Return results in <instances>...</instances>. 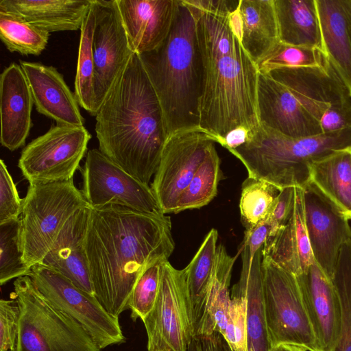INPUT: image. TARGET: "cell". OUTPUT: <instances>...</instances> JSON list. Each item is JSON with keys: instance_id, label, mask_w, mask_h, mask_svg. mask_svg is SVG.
I'll return each instance as SVG.
<instances>
[{"instance_id": "603a6c76", "label": "cell", "mask_w": 351, "mask_h": 351, "mask_svg": "<svg viewBox=\"0 0 351 351\" xmlns=\"http://www.w3.org/2000/svg\"><path fill=\"white\" fill-rule=\"evenodd\" d=\"M323 53L351 95V0H316Z\"/></svg>"}, {"instance_id": "4316f807", "label": "cell", "mask_w": 351, "mask_h": 351, "mask_svg": "<svg viewBox=\"0 0 351 351\" xmlns=\"http://www.w3.org/2000/svg\"><path fill=\"white\" fill-rule=\"evenodd\" d=\"M218 232L211 229L184 268L193 337L213 333L206 308V298L217 251Z\"/></svg>"}, {"instance_id": "d6a6232c", "label": "cell", "mask_w": 351, "mask_h": 351, "mask_svg": "<svg viewBox=\"0 0 351 351\" xmlns=\"http://www.w3.org/2000/svg\"><path fill=\"white\" fill-rule=\"evenodd\" d=\"M50 33L22 16L0 10V38L10 52L38 56L45 49Z\"/></svg>"}, {"instance_id": "4fadbf2b", "label": "cell", "mask_w": 351, "mask_h": 351, "mask_svg": "<svg viewBox=\"0 0 351 351\" xmlns=\"http://www.w3.org/2000/svg\"><path fill=\"white\" fill-rule=\"evenodd\" d=\"M215 137L199 128L169 134L151 188L163 214L174 213L178 199L202 163Z\"/></svg>"}, {"instance_id": "44dd1931", "label": "cell", "mask_w": 351, "mask_h": 351, "mask_svg": "<svg viewBox=\"0 0 351 351\" xmlns=\"http://www.w3.org/2000/svg\"><path fill=\"white\" fill-rule=\"evenodd\" d=\"M0 77V141L2 146L14 151L25 145L29 136L34 101L20 64L11 63Z\"/></svg>"}, {"instance_id": "60d3db41", "label": "cell", "mask_w": 351, "mask_h": 351, "mask_svg": "<svg viewBox=\"0 0 351 351\" xmlns=\"http://www.w3.org/2000/svg\"><path fill=\"white\" fill-rule=\"evenodd\" d=\"M20 311L14 300H0V351H15Z\"/></svg>"}, {"instance_id": "8992f818", "label": "cell", "mask_w": 351, "mask_h": 351, "mask_svg": "<svg viewBox=\"0 0 351 351\" xmlns=\"http://www.w3.org/2000/svg\"><path fill=\"white\" fill-rule=\"evenodd\" d=\"M10 298L19 307L15 351H101L74 319L56 308L29 276L16 278Z\"/></svg>"}, {"instance_id": "2e32d148", "label": "cell", "mask_w": 351, "mask_h": 351, "mask_svg": "<svg viewBox=\"0 0 351 351\" xmlns=\"http://www.w3.org/2000/svg\"><path fill=\"white\" fill-rule=\"evenodd\" d=\"M257 112L261 125L291 137L322 133L319 123L304 110L293 93L269 74L259 73Z\"/></svg>"}, {"instance_id": "5b68a950", "label": "cell", "mask_w": 351, "mask_h": 351, "mask_svg": "<svg viewBox=\"0 0 351 351\" xmlns=\"http://www.w3.org/2000/svg\"><path fill=\"white\" fill-rule=\"evenodd\" d=\"M348 147H351V128L295 138L260 124L249 132L245 144L230 152L243 164L248 177L282 190L303 188L311 180L313 162Z\"/></svg>"}, {"instance_id": "e575fe53", "label": "cell", "mask_w": 351, "mask_h": 351, "mask_svg": "<svg viewBox=\"0 0 351 351\" xmlns=\"http://www.w3.org/2000/svg\"><path fill=\"white\" fill-rule=\"evenodd\" d=\"M30 271L23 258L20 218L0 224V285L29 276Z\"/></svg>"}, {"instance_id": "6da1fadb", "label": "cell", "mask_w": 351, "mask_h": 351, "mask_svg": "<svg viewBox=\"0 0 351 351\" xmlns=\"http://www.w3.org/2000/svg\"><path fill=\"white\" fill-rule=\"evenodd\" d=\"M175 247L165 215L110 205L90 207L85 250L95 295L112 316L125 310L144 268Z\"/></svg>"}, {"instance_id": "30bf717a", "label": "cell", "mask_w": 351, "mask_h": 351, "mask_svg": "<svg viewBox=\"0 0 351 351\" xmlns=\"http://www.w3.org/2000/svg\"><path fill=\"white\" fill-rule=\"evenodd\" d=\"M90 138L84 126L53 125L24 147L18 167L29 184L73 180Z\"/></svg>"}, {"instance_id": "bcb514c9", "label": "cell", "mask_w": 351, "mask_h": 351, "mask_svg": "<svg viewBox=\"0 0 351 351\" xmlns=\"http://www.w3.org/2000/svg\"><path fill=\"white\" fill-rule=\"evenodd\" d=\"M228 21L230 29L234 35L240 40L242 38V19L238 7L228 15Z\"/></svg>"}, {"instance_id": "484cf974", "label": "cell", "mask_w": 351, "mask_h": 351, "mask_svg": "<svg viewBox=\"0 0 351 351\" xmlns=\"http://www.w3.org/2000/svg\"><path fill=\"white\" fill-rule=\"evenodd\" d=\"M241 258L240 279L233 288L232 295H242L246 299L247 351H271L263 301V248L252 256L243 247Z\"/></svg>"}, {"instance_id": "d6986e66", "label": "cell", "mask_w": 351, "mask_h": 351, "mask_svg": "<svg viewBox=\"0 0 351 351\" xmlns=\"http://www.w3.org/2000/svg\"><path fill=\"white\" fill-rule=\"evenodd\" d=\"M130 47L141 54L154 50L169 35L178 0H116Z\"/></svg>"}, {"instance_id": "f6af8a7d", "label": "cell", "mask_w": 351, "mask_h": 351, "mask_svg": "<svg viewBox=\"0 0 351 351\" xmlns=\"http://www.w3.org/2000/svg\"><path fill=\"white\" fill-rule=\"evenodd\" d=\"M250 131L244 127H238L230 130L223 139L221 146L229 152L245 144Z\"/></svg>"}, {"instance_id": "ab89813d", "label": "cell", "mask_w": 351, "mask_h": 351, "mask_svg": "<svg viewBox=\"0 0 351 351\" xmlns=\"http://www.w3.org/2000/svg\"><path fill=\"white\" fill-rule=\"evenodd\" d=\"M23 210V199L7 166L0 160V224L19 219Z\"/></svg>"}, {"instance_id": "836d02e7", "label": "cell", "mask_w": 351, "mask_h": 351, "mask_svg": "<svg viewBox=\"0 0 351 351\" xmlns=\"http://www.w3.org/2000/svg\"><path fill=\"white\" fill-rule=\"evenodd\" d=\"M280 191L267 182L247 176L242 184L239 202L245 230L268 219Z\"/></svg>"}, {"instance_id": "cb8c5ba5", "label": "cell", "mask_w": 351, "mask_h": 351, "mask_svg": "<svg viewBox=\"0 0 351 351\" xmlns=\"http://www.w3.org/2000/svg\"><path fill=\"white\" fill-rule=\"evenodd\" d=\"M263 256L298 276L315 263L305 224L303 189L294 187L293 206L285 226L266 241Z\"/></svg>"}, {"instance_id": "7a4b0ae2", "label": "cell", "mask_w": 351, "mask_h": 351, "mask_svg": "<svg viewBox=\"0 0 351 351\" xmlns=\"http://www.w3.org/2000/svg\"><path fill=\"white\" fill-rule=\"evenodd\" d=\"M240 0H200L197 33L204 66L199 128L221 144L230 130L260 125L259 71L230 29L228 15Z\"/></svg>"}, {"instance_id": "f35d334b", "label": "cell", "mask_w": 351, "mask_h": 351, "mask_svg": "<svg viewBox=\"0 0 351 351\" xmlns=\"http://www.w3.org/2000/svg\"><path fill=\"white\" fill-rule=\"evenodd\" d=\"M223 337L231 351H247V302L245 297L232 295L226 329Z\"/></svg>"}, {"instance_id": "7dc6e473", "label": "cell", "mask_w": 351, "mask_h": 351, "mask_svg": "<svg viewBox=\"0 0 351 351\" xmlns=\"http://www.w3.org/2000/svg\"><path fill=\"white\" fill-rule=\"evenodd\" d=\"M271 351H308L306 349L293 346V345H287V344H282L277 346L276 347H274Z\"/></svg>"}, {"instance_id": "1f68e13d", "label": "cell", "mask_w": 351, "mask_h": 351, "mask_svg": "<svg viewBox=\"0 0 351 351\" xmlns=\"http://www.w3.org/2000/svg\"><path fill=\"white\" fill-rule=\"evenodd\" d=\"M93 0L80 28V39L75 79V96L79 105L94 116V60L93 35L95 24Z\"/></svg>"}, {"instance_id": "5bb4252c", "label": "cell", "mask_w": 351, "mask_h": 351, "mask_svg": "<svg viewBox=\"0 0 351 351\" xmlns=\"http://www.w3.org/2000/svg\"><path fill=\"white\" fill-rule=\"evenodd\" d=\"M94 116L125 69L134 52L116 0H93Z\"/></svg>"}, {"instance_id": "3957f363", "label": "cell", "mask_w": 351, "mask_h": 351, "mask_svg": "<svg viewBox=\"0 0 351 351\" xmlns=\"http://www.w3.org/2000/svg\"><path fill=\"white\" fill-rule=\"evenodd\" d=\"M95 119L99 149L149 185L167 134L158 97L138 53L132 56Z\"/></svg>"}, {"instance_id": "7bdbcfd3", "label": "cell", "mask_w": 351, "mask_h": 351, "mask_svg": "<svg viewBox=\"0 0 351 351\" xmlns=\"http://www.w3.org/2000/svg\"><path fill=\"white\" fill-rule=\"evenodd\" d=\"M269 230L270 225L268 220L245 230L243 247L251 256H254L257 251L263 248L268 239Z\"/></svg>"}, {"instance_id": "f1b7e54d", "label": "cell", "mask_w": 351, "mask_h": 351, "mask_svg": "<svg viewBox=\"0 0 351 351\" xmlns=\"http://www.w3.org/2000/svg\"><path fill=\"white\" fill-rule=\"evenodd\" d=\"M280 41L322 51L316 0H274Z\"/></svg>"}, {"instance_id": "83f0119b", "label": "cell", "mask_w": 351, "mask_h": 351, "mask_svg": "<svg viewBox=\"0 0 351 351\" xmlns=\"http://www.w3.org/2000/svg\"><path fill=\"white\" fill-rule=\"evenodd\" d=\"M241 44L256 64L280 42L274 0H240Z\"/></svg>"}, {"instance_id": "d590c367", "label": "cell", "mask_w": 351, "mask_h": 351, "mask_svg": "<svg viewBox=\"0 0 351 351\" xmlns=\"http://www.w3.org/2000/svg\"><path fill=\"white\" fill-rule=\"evenodd\" d=\"M331 280L341 309V335L335 351H351V243L341 247Z\"/></svg>"}, {"instance_id": "d4e9b609", "label": "cell", "mask_w": 351, "mask_h": 351, "mask_svg": "<svg viewBox=\"0 0 351 351\" xmlns=\"http://www.w3.org/2000/svg\"><path fill=\"white\" fill-rule=\"evenodd\" d=\"M93 0H1L0 10L48 32L80 29Z\"/></svg>"}, {"instance_id": "74e56055", "label": "cell", "mask_w": 351, "mask_h": 351, "mask_svg": "<svg viewBox=\"0 0 351 351\" xmlns=\"http://www.w3.org/2000/svg\"><path fill=\"white\" fill-rule=\"evenodd\" d=\"M158 258L149 263L139 276L130 295L128 306L133 320L143 321L152 310L159 292L165 262Z\"/></svg>"}, {"instance_id": "7402d4cb", "label": "cell", "mask_w": 351, "mask_h": 351, "mask_svg": "<svg viewBox=\"0 0 351 351\" xmlns=\"http://www.w3.org/2000/svg\"><path fill=\"white\" fill-rule=\"evenodd\" d=\"M90 213L88 206L71 217L40 264L59 272L79 288L95 295L85 250Z\"/></svg>"}, {"instance_id": "ee69618b", "label": "cell", "mask_w": 351, "mask_h": 351, "mask_svg": "<svg viewBox=\"0 0 351 351\" xmlns=\"http://www.w3.org/2000/svg\"><path fill=\"white\" fill-rule=\"evenodd\" d=\"M189 351H231L223 336L217 332L193 337Z\"/></svg>"}, {"instance_id": "4dcf8cb0", "label": "cell", "mask_w": 351, "mask_h": 351, "mask_svg": "<svg viewBox=\"0 0 351 351\" xmlns=\"http://www.w3.org/2000/svg\"><path fill=\"white\" fill-rule=\"evenodd\" d=\"M221 176L220 158L214 143L210 147L204 161L180 195L174 213L188 209L200 208L207 205L217 193Z\"/></svg>"}, {"instance_id": "b9f144b4", "label": "cell", "mask_w": 351, "mask_h": 351, "mask_svg": "<svg viewBox=\"0 0 351 351\" xmlns=\"http://www.w3.org/2000/svg\"><path fill=\"white\" fill-rule=\"evenodd\" d=\"M294 187L280 190L268 218L270 225L268 239L274 237L287 223L293 206Z\"/></svg>"}, {"instance_id": "277c9868", "label": "cell", "mask_w": 351, "mask_h": 351, "mask_svg": "<svg viewBox=\"0 0 351 351\" xmlns=\"http://www.w3.org/2000/svg\"><path fill=\"white\" fill-rule=\"evenodd\" d=\"M172 28L153 51L138 54L158 97L167 137L199 128L204 66L195 10L178 0Z\"/></svg>"}, {"instance_id": "f546056e", "label": "cell", "mask_w": 351, "mask_h": 351, "mask_svg": "<svg viewBox=\"0 0 351 351\" xmlns=\"http://www.w3.org/2000/svg\"><path fill=\"white\" fill-rule=\"evenodd\" d=\"M310 181L351 220V147L313 162Z\"/></svg>"}, {"instance_id": "ffe728a7", "label": "cell", "mask_w": 351, "mask_h": 351, "mask_svg": "<svg viewBox=\"0 0 351 351\" xmlns=\"http://www.w3.org/2000/svg\"><path fill=\"white\" fill-rule=\"evenodd\" d=\"M36 110L56 124L84 126L79 104L63 75L55 67L20 60Z\"/></svg>"}, {"instance_id": "52a82bcc", "label": "cell", "mask_w": 351, "mask_h": 351, "mask_svg": "<svg viewBox=\"0 0 351 351\" xmlns=\"http://www.w3.org/2000/svg\"><path fill=\"white\" fill-rule=\"evenodd\" d=\"M88 206L73 180L29 184L20 219L21 247L27 267L40 264L67 221Z\"/></svg>"}, {"instance_id": "9a60e30c", "label": "cell", "mask_w": 351, "mask_h": 351, "mask_svg": "<svg viewBox=\"0 0 351 351\" xmlns=\"http://www.w3.org/2000/svg\"><path fill=\"white\" fill-rule=\"evenodd\" d=\"M302 189L305 224L313 258L332 278L341 247L351 243L350 219L312 182Z\"/></svg>"}, {"instance_id": "ac0fdd59", "label": "cell", "mask_w": 351, "mask_h": 351, "mask_svg": "<svg viewBox=\"0 0 351 351\" xmlns=\"http://www.w3.org/2000/svg\"><path fill=\"white\" fill-rule=\"evenodd\" d=\"M267 74L292 92L319 124L331 106L351 99L349 90L327 60L321 67L277 69Z\"/></svg>"}, {"instance_id": "7c38bea8", "label": "cell", "mask_w": 351, "mask_h": 351, "mask_svg": "<svg viewBox=\"0 0 351 351\" xmlns=\"http://www.w3.org/2000/svg\"><path fill=\"white\" fill-rule=\"evenodd\" d=\"M82 178L81 191L91 208L117 205L141 213L165 215L151 186L128 173L99 149L87 152Z\"/></svg>"}, {"instance_id": "8fae6325", "label": "cell", "mask_w": 351, "mask_h": 351, "mask_svg": "<svg viewBox=\"0 0 351 351\" xmlns=\"http://www.w3.org/2000/svg\"><path fill=\"white\" fill-rule=\"evenodd\" d=\"M143 322L147 351H189L193 328L185 269L165 262L157 299Z\"/></svg>"}, {"instance_id": "9c48e42d", "label": "cell", "mask_w": 351, "mask_h": 351, "mask_svg": "<svg viewBox=\"0 0 351 351\" xmlns=\"http://www.w3.org/2000/svg\"><path fill=\"white\" fill-rule=\"evenodd\" d=\"M29 276L45 297L56 308L77 322L101 349L125 341L119 317L110 315L95 295L42 264L34 265Z\"/></svg>"}, {"instance_id": "e0dca14e", "label": "cell", "mask_w": 351, "mask_h": 351, "mask_svg": "<svg viewBox=\"0 0 351 351\" xmlns=\"http://www.w3.org/2000/svg\"><path fill=\"white\" fill-rule=\"evenodd\" d=\"M321 351H335L341 335V309L337 289L315 262L296 276Z\"/></svg>"}, {"instance_id": "8d00e7d4", "label": "cell", "mask_w": 351, "mask_h": 351, "mask_svg": "<svg viewBox=\"0 0 351 351\" xmlns=\"http://www.w3.org/2000/svg\"><path fill=\"white\" fill-rule=\"evenodd\" d=\"M326 59L322 51L313 48L279 43L257 63L261 73L282 68L321 67Z\"/></svg>"}, {"instance_id": "ba28073f", "label": "cell", "mask_w": 351, "mask_h": 351, "mask_svg": "<svg viewBox=\"0 0 351 351\" xmlns=\"http://www.w3.org/2000/svg\"><path fill=\"white\" fill-rule=\"evenodd\" d=\"M263 301L271 348L282 344L321 351L297 278L263 256Z\"/></svg>"}]
</instances>
